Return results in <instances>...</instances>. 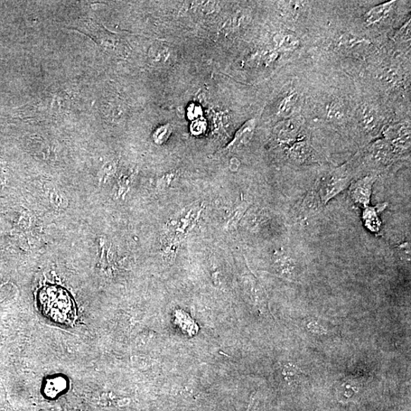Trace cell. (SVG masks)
Returning a JSON list of instances; mask_svg holds the SVG:
<instances>
[{
	"label": "cell",
	"instance_id": "cell-25",
	"mask_svg": "<svg viewBox=\"0 0 411 411\" xmlns=\"http://www.w3.org/2000/svg\"><path fill=\"white\" fill-rule=\"evenodd\" d=\"M308 327L313 332H317V333H322V329L321 327L319 326V324L311 323V324H308Z\"/></svg>",
	"mask_w": 411,
	"mask_h": 411
},
{
	"label": "cell",
	"instance_id": "cell-21",
	"mask_svg": "<svg viewBox=\"0 0 411 411\" xmlns=\"http://www.w3.org/2000/svg\"><path fill=\"white\" fill-rule=\"evenodd\" d=\"M206 129H207V121L203 118L193 121L191 130L194 135H201L206 132Z\"/></svg>",
	"mask_w": 411,
	"mask_h": 411
},
{
	"label": "cell",
	"instance_id": "cell-12",
	"mask_svg": "<svg viewBox=\"0 0 411 411\" xmlns=\"http://www.w3.org/2000/svg\"><path fill=\"white\" fill-rule=\"evenodd\" d=\"M298 95L296 91H291L280 101L277 108L279 116L282 118H289L293 115L298 103Z\"/></svg>",
	"mask_w": 411,
	"mask_h": 411
},
{
	"label": "cell",
	"instance_id": "cell-7",
	"mask_svg": "<svg viewBox=\"0 0 411 411\" xmlns=\"http://www.w3.org/2000/svg\"><path fill=\"white\" fill-rule=\"evenodd\" d=\"M369 160L377 165H387L394 160L396 154L386 139H379L368 148Z\"/></svg>",
	"mask_w": 411,
	"mask_h": 411
},
{
	"label": "cell",
	"instance_id": "cell-10",
	"mask_svg": "<svg viewBox=\"0 0 411 411\" xmlns=\"http://www.w3.org/2000/svg\"><path fill=\"white\" fill-rule=\"evenodd\" d=\"M396 1H388L372 7L365 15V23L368 25H374L384 21L392 11Z\"/></svg>",
	"mask_w": 411,
	"mask_h": 411
},
{
	"label": "cell",
	"instance_id": "cell-22",
	"mask_svg": "<svg viewBox=\"0 0 411 411\" xmlns=\"http://www.w3.org/2000/svg\"><path fill=\"white\" fill-rule=\"evenodd\" d=\"M396 39L400 42H408L410 40V20L405 23L396 35Z\"/></svg>",
	"mask_w": 411,
	"mask_h": 411
},
{
	"label": "cell",
	"instance_id": "cell-15",
	"mask_svg": "<svg viewBox=\"0 0 411 411\" xmlns=\"http://www.w3.org/2000/svg\"><path fill=\"white\" fill-rule=\"evenodd\" d=\"M276 42L280 49L284 51H294L300 45L297 37L291 34L278 35Z\"/></svg>",
	"mask_w": 411,
	"mask_h": 411
},
{
	"label": "cell",
	"instance_id": "cell-17",
	"mask_svg": "<svg viewBox=\"0 0 411 411\" xmlns=\"http://www.w3.org/2000/svg\"><path fill=\"white\" fill-rule=\"evenodd\" d=\"M367 42L368 40L364 39V37L352 34H344L339 39V45L346 49H353L354 46Z\"/></svg>",
	"mask_w": 411,
	"mask_h": 411
},
{
	"label": "cell",
	"instance_id": "cell-24",
	"mask_svg": "<svg viewBox=\"0 0 411 411\" xmlns=\"http://www.w3.org/2000/svg\"><path fill=\"white\" fill-rule=\"evenodd\" d=\"M175 176H176L175 172H171V173L165 174L164 176L162 177V179H161L162 190H164L167 188H169V186L171 184V183L174 180Z\"/></svg>",
	"mask_w": 411,
	"mask_h": 411
},
{
	"label": "cell",
	"instance_id": "cell-4",
	"mask_svg": "<svg viewBox=\"0 0 411 411\" xmlns=\"http://www.w3.org/2000/svg\"><path fill=\"white\" fill-rule=\"evenodd\" d=\"M378 179V176L369 175L350 184L349 193L353 202L366 208L370 205L372 186Z\"/></svg>",
	"mask_w": 411,
	"mask_h": 411
},
{
	"label": "cell",
	"instance_id": "cell-19",
	"mask_svg": "<svg viewBox=\"0 0 411 411\" xmlns=\"http://www.w3.org/2000/svg\"><path fill=\"white\" fill-rule=\"evenodd\" d=\"M248 205L243 203L239 206L236 209L232 212L231 217L228 220V227H235L237 225L239 221L242 217L243 215L246 213Z\"/></svg>",
	"mask_w": 411,
	"mask_h": 411
},
{
	"label": "cell",
	"instance_id": "cell-9",
	"mask_svg": "<svg viewBox=\"0 0 411 411\" xmlns=\"http://www.w3.org/2000/svg\"><path fill=\"white\" fill-rule=\"evenodd\" d=\"M287 153L294 163L304 164L310 160L312 156V147L307 140L298 139L289 146Z\"/></svg>",
	"mask_w": 411,
	"mask_h": 411
},
{
	"label": "cell",
	"instance_id": "cell-23",
	"mask_svg": "<svg viewBox=\"0 0 411 411\" xmlns=\"http://www.w3.org/2000/svg\"><path fill=\"white\" fill-rule=\"evenodd\" d=\"M203 111L201 106L192 104L189 106L186 110V115L190 120L193 121L202 118Z\"/></svg>",
	"mask_w": 411,
	"mask_h": 411
},
{
	"label": "cell",
	"instance_id": "cell-14",
	"mask_svg": "<svg viewBox=\"0 0 411 411\" xmlns=\"http://www.w3.org/2000/svg\"><path fill=\"white\" fill-rule=\"evenodd\" d=\"M67 388V381L62 377H56L50 379L45 385V394L50 397H55L61 393Z\"/></svg>",
	"mask_w": 411,
	"mask_h": 411
},
{
	"label": "cell",
	"instance_id": "cell-16",
	"mask_svg": "<svg viewBox=\"0 0 411 411\" xmlns=\"http://www.w3.org/2000/svg\"><path fill=\"white\" fill-rule=\"evenodd\" d=\"M173 132V127L170 124L158 127L153 134V141L157 145H163L167 141Z\"/></svg>",
	"mask_w": 411,
	"mask_h": 411
},
{
	"label": "cell",
	"instance_id": "cell-18",
	"mask_svg": "<svg viewBox=\"0 0 411 411\" xmlns=\"http://www.w3.org/2000/svg\"><path fill=\"white\" fill-rule=\"evenodd\" d=\"M326 115L329 120H341L344 115L343 106L339 101H332L326 108Z\"/></svg>",
	"mask_w": 411,
	"mask_h": 411
},
{
	"label": "cell",
	"instance_id": "cell-8",
	"mask_svg": "<svg viewBox=\"0 0 411 411\" xmlns=\"http://www.w3.org/2000/svg\"><path fill=\"white\" fill-rule=\"evenodd\" d=\"M301 126L296 120L288 119L280 123L277 129V137L280 144L291 146L300 137Z\"/></svg>",
	"mask_w": 411,
	"mask_h": 411
},
{
	"label": "cell",
	"instance_id": "cell-1",
	"mask_svg": "<svg viewBox=\"0 0 411 411\" xmlns=\"http://www.w3.org/2000/svg\"><path fill=\"white\" fill-rule=\"evenodd\" d=\"M37 300L42 313L51 321L63 325L76 321V306L66 289L46 286L41 289Z\"/></svg>",
	"mask_w": 411,
	"mask_h": 411
},
{
	"label": "cell",
	"instance_id": "cell-5",
	"mask_svg": "<svg viewBox=\"0 0 411 411\" xmlns=\"http://www.w3.org/2000/svg\"><path fill=\"white\" fill-rule=\"evenodd\" d=\"M384 136L393 148L396 155L403 153L410 147V125L403 124L391 126L386 130Z\"/></svg>",
	"mask_w": 411,
	"mask_h": 411
},
{
	"label": "cell",
	"instance_id": "cell-2",
	"mask_svg": "<svg viewBox=\"0 0 411 411\" xmlns=\"http://www.w3.org/2000/svg\"><path fill=\"white\" fill-rule=\"evenodd\" d=\"M352 176L348 169H339L322 176L317 182L315 189L307 195L304 201L308 209L315 210L328 203L336 196L347 189L350 185Z\"/></svg>",
	"mask_w": 411,
	"mask_h": 411
},
{
	"label": "cell",
	"instance_id": "cell-11",
	"mask_svg": "<svg viewBox=\"0 0 411 411\" xmlns=\"http://www.w3.org/2000/svg\"><path fill=\"white\" fill-rule=\"evenodd\" d=\"M387 207V203H382L376 207L364 208L362 220L364 225L372 232H379L381 226L379 213Z\"/></svg>",
	"mask_w": 411,
	"mask_h": 411
},
{
	"label": "cell",
	"instance_id": "cell-13",
	"mask_svg": "<svg viewBox=\"0 0 411 411\" xmlns=\"http://www.w3.org/2000/svg\"><path fill=\"white\" fill-rule=\"evenodd\" d=\"M378 114L374 108L369 105L361 107L360 119L364 128L370 130V132L374 129L378 125Z\"/></svg>",
	"mask_w": 411,
	"mask_h": 411
},
{
	"label": "cell",
	"instance_id": "cell-20",
	"mask_svg": "<svg viewBox=\"0 0 411 411\" xmlns=\"http://www.w3.org/2000/svg\"><path fill=\"white\" fill-rule=\"evenodd\" d=\"M151 58L156 62H165L169 57V51L164 46H155L151 50Z\"/></svg>",
	"mask_w": 411,
	"mask_h": 411
},
{
	"label": "cell",
	"instance_id": "cell-3",
	"mask_svg": "<svg viewBox=\"0 0 411 411\" xmlns=\"http://www.w3.org/2000/svg\"><path fill=\"white\" fill-rule=\"evenodd\" d=\"M202 204L190 206L179 213L175 215L166 224L165 235L166 236V249L172 251L179 246L181 241L194 229L199 220L202 210Z\"/></svg>",
	"mask_w": 411,
	"mask_h": 411
},
{
	"label": "cell",
	"instance_id": "cell-6",
	"mask_svg": "<svg viewBox=\"0 0 411 411\" xmlns=\"http://www.w3.org/2000/svg\"><path fill=\"white\" fill-rule=\"evenodd\" d=\"M257 127V119L251 118L243 124L225 148L228 152H235L247 146L253 138Z\"/></svg>",
	"mask_w": 411,
	"mask_h": 411
}]
</instances>
